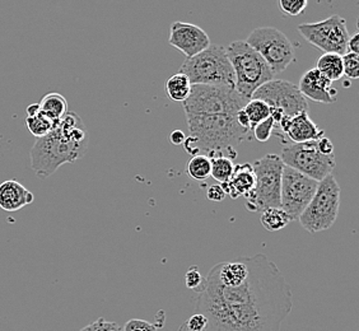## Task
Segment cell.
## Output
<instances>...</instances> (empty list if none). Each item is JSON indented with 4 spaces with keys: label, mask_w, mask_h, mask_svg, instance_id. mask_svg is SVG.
<instances>
[{
    "label": "cell",
    "mask_w": 359,
    "mask_h": 331,
    "mask_svg": "<svg viewBox=\"0 0 359 331\" xmlns=\"http://www.w3.org/2000/svg\"><path fill=\"white\" fill-rule=\"evenodd\" d=\"M191 83L185 74L176 73L175 76L168 78L165 84L167 96L170 97L175 102H185L190 93H191Z\"/></svg>",
    "instance_id": "obj_22"
},
{
    "label": "cell",
    "mask_w": 359,
    "mask_h": 331,
    "mask_svg": "<svg viewBox=\"0 0 359 331\" xmlns=\"http://www.w3.org/2000/svg\"><path fill=\"white\" fill-rule=\"evenodd\" d=\"M88 148V131L76 112H68L53 131L36 139L29 152V167L37 177L46 179L65 163L83 158Z\"/></svg>",
    "instance_id": "obj_2"
},
{
    "label": "cell",
    "mask_w": 359,
    "mask_h": 331,
    "mask_svg": "<svg viewBox=\"0 0 359 331\" xmlns=\"http://www.w3.org/2000/svg\"><path fill=\"white\" fill-rule=\"evenodd\" d=\"M255 187L246 196V208L250 212L280 208V185L284 165L276 153H269L252 165Z\"/></svg>",
    "instance_id": "obj_6"
},
{
    "label": "cell",
    "mask_w": 359,
    "mask_h": 331,
    "mask_svg": "<svg viewBox=\"0 0 359 331\" xmlns=\"http://www.w3.org/2000/svg\"><path fill=\"white\" fill-rule=\"evenodd\" d=\"M236 121H237V124L241 126L242 129L251 131V125H250L249 118L246 116L243 109L236 114Z\"/></svg>",
    "instance_id": "obj_39"
},
{
    "label": "cell",
    "mask_w": 359,
    "mask_h": 331,
    "mask_svg": "<svg viewBox=\"0 0 359 331\" xmlns=\"http://www.w3.org/2000/svg\"><path fill=\"white\" fill-rule=\"evenodd\" d=\"M343 73L349 79L359 78V56L358 54L346 53L343 55Z\"/></svg>",
    "instance_id": "obj_29"
},
{
    "label": "cell",
    "mask_w": 359,
    "mask_h": 331,
    "mask_svg": "<svg viewBox=\"0 0 359 331\" xmlns=\"http://www.w3.org/2000/svg\"><path fill=\"white\" fill-rule=\"evenodd\" d=\"M251 100H260L270 109L282 111L284 118H293L310 110L307 100L302 96L297 86L283 79H273L265 83L255 90Z\"/></svg>",
    "instance_id": "obj_13"
},
{
    "label": "cell",
    "mask_w": 359,
    "mask_h": 331,
    "mask_svg": "<svg viewBox=\"0 0 359 331\" xmlns=\"http://www.w3.org/2000/svg\"><path fill=\"white\" fill-rule=\"evenodd\" d=\"M226 193L224 190L222 189L221 185H210L207 189V198L208 201H215V203H219L226 199Z\"/></svg>",
    "instance_id": "obj_35"
},
{
    "label": "cell",
    "mask_w": 359,
    "mask_h": 331,
    "mask_svg": "<svg viewBox=\"0 0 359 331\" xmlns=\"http://www.w3.org/2000/svg\"><path fill=\"white\" fill-rule=\"evenodd\" d=\"M246 281L223 287L212 271L195 292V313L207 318L204 331H280L293 309L290 284L263 254L245 256Z\"/></svg>",
    "instance_id": "obj_1"
},
{
    "label": "cell",
    "mask_w": 359,
    "mask_h": 331,
    "mask_svg": "<svg viewBox=\"0 0 359 331\" xmlns=\"http://www.w3.org/2000/svg\"><path fill=\"white\" fill-rule=\"evenodd\" d=\"M123 331H157V326L145 320L132 318L124 325Z\"/></svg>",
    "instance_id": "obj_33"
},
{
    "label": "cell",
    "mask_w": 359,
    "mask_h": 331,
    "mask_svg": "<svg viewBox=\"0 0 359 331\" xmlns=\"http://www.w3.org/2000/svg\"><path fill=\"white\" fill-rule=\"evenodd\" d=\"M288 214L280 208H268L262 214V224L269 232L280 231L290 224Z\"/></svg>",
    "instance_id": "obj_23"
},
{
    "label": "cell",
    "mask_w": 359,
    "mask_h": 331,
    "mask_svg": "<svg viewBox=\"0 0 359 331\" xmlns=\"http://www.w3.org/2000/svg\"><path fill=\"white\" fill-rule=\"evenodd\" d=\"M318 181L284 166L280 185V209L290 221H298L318 190Z\"/></svg>",
    "instance_id": "obj_12"
},
{
    "label": "cell",
    "mask_w": 359,
    "mask_h": 331,
    "mask_svg": "<svg viewBox=\"0 0 359 331\" xmlns=\"http://www.w3.org/2000/svg\"><path fill=\"white\" fill-rule=\"evenodd\" d=\"M252 134L255 137L257 142L260 143H266L269 140L270 137L273 135V131H274V121L273 119L268 118L266 120H264L263 123L256 125L252 129Z\"/></svg>",
    "instance_id": "obj_30"
},
{
    "label": "cell",
    "mask_w": 359,
    "mask_h": 331,
    "mask_svg": "<svg viewBox=\"0 0 359 331\" xmlns=\"http://www.w3.org/2000/svg\"><path fill=\"white\" fill-rule=\"evenodd\" d=\"M316 69L326 76L330 82L340 81L344 73H343V55L326 53L324 55L320 56L316 64Z\"/></svg>",
    "instance_id": "obj_21"
},
{
    "label": "cell",
    "mask_w": 359,
    "mask_h": 331,
    "mask_svg": "<svg viewBox=\"0 0 359 331\" xmlns=\"http://www.w3.org/2000/svg\"><path fill=\"white\" fill-rule=\"evenodd\" d=\"M182 145H184L185 151H187L189 154H191L193 157L201 154V149H199L198 142H196V139L191 137V135H190V137H187V139H185V142H184V144Z\"/></svg>",
    "instance_id": "obj_37"
},
{
    "label": "cell",
    "mask_w": 359,
    "mask_h": 331,
    "mask_svg": "<svg viewBox=\"0 0 359 331\" xmlns=\"http://www.w3.org/2000/svg\"><path fill=\"white\" fill-rule=\"evenodd\" d=\"M298 90L302 96L318 104H334L338 90L332 88V82L323 76L316 68L306 70L298 83Z\"/></svg>",
    "instance_id": "obj_16"
},
{
    "label": "cell",
    "mask_w": 359,
    "mask_h": 331,
    "mask_svg": "<svg viewBox=\"0 0 359 331\" xmlns=\"http://www.w3.org/2000/svg\"><path fill=\"white\" fill-rule=\"evenodd\" d=\"M210 271L215 274L217 281L223 287L235 288L241 285L248 278V264L245 262V257H241L236 262H223L215 265Z\"/></svg>",
    "instance_id": "obj_19"
},
{
    "label": "cell",
    "mask_w": 359,
    "mask_h": 331,
    "mask_svg": "<svg viewBox=\"0 0 359 331\" xmlns=\"http://www.w3.org/2000/svg\"><path fill=\"white\" fill-rule=\"evenodd\" d=\"M245 41L263 58L274 76L283 73L296 60L293 43L278 28H255Z\"/></svg>",
    "instance_id": "obj_9"
},
{
    "label": "cell",
    "mask_w": 359,
    "mask_h": 331,
    "mask_svg": "<svg viewBox=\"0 0 359 331\" xmlns=\"http://www.w3.org/2000/svg\"><path fill=\"white\" fill-rule=\"evenodd\" d=\"M39 106L42 114L55 124L62 121V119L69 112L67 98L57 92H50L43 96Z\"/></svg>",
    "instance_id": "obj_20"
},
{
    "label": "cell",
    "mask_w": 359,
    "mask_h": 331,
    "mask_svg": "<svg viewBox=\"0 0 359 331\" xmlns=\"http://www.w3.org/2000/svg\"><path fill=\"white\" fill-rule=\"evenodd\" d=\"M340 208V187L335 176L330 173L318 182V190L298 221L310 234L330 229L337 221Z\"/></svg>",
    "instance_id": "obj_8"
},
{
    "label": "cell",
    "mask_w": 359,
    "mask_h": 331,
    "mask_svg": "<svg viewBox=\"0 0 359 331\" xmlns=\"http://www.w3.org/2000/svg\"><path fill=\"white\" fill-rule=\"evenodd\" d=\"M185 139H187V135H185V133L182 130H173L172 133H171V135H170V142H171L173 145L184 144Z\"/></svg>",
    "instance_id": "obj_40"
},
{
    "label": "cell",
    "mask_w": 359,
    "mask_h": 331,
    "mask_svg": "<svg viewBox=\"0 0 359 331\" xmlns=\"http://www.w3.org/2000/svg\"><path fill=\"white\" fill-rule=\"evenodd\" d=\"M221 187L226 195L232 199H237L240 196L246 198L255 187V173L252 165L241 163L235 166L231 179L221 184Z\"/></svg>",
    "instance_id": "obj_18"
},
{
    "label": "cell",
    "mask_w": 359,
    "mask_h": 331,
    "mask_svg": "<svg viewBox=\"0 0 359 331\" xmlns=\"http://www.w3.org/2000/svg\"><path fill=\"white\" fill-rule=\"evenodd\" d=\"M187 116L190 135L196 139L201 154L209 158L217 156L235 159L237 147L250 140L251 131L242 129L232 115H190Z\"/></svg>",
    "instance_id": "obj_3"
},
{
    "label": "cell",
    "mask_w": 359,
    "mask_h": 331,
    "mask_svg": "<svg viewBox=\"0 0 359 331\" xmlns=\"http://www.w3.org/2000/svg\"><path fill=\"white\" fill-rule=\"evenodd\" d=\"M177 331H185V330H184V327H182V326H180L179 330H177Z\"/></svg>",
    "instance_id": "obj_41"
},
{
    "label": "cell",
    "mask_w": 359,
    "mask_h": 331,
    "mask_svg": "<svg viewBox=\"0 0 359 331\" xmlns=\"http://www.w3.org/2000/svg\"><path fill=\"white\" fill-rule=\"evenodd\" d=\"M27 129L36 139L43 138L50 134L55 128V123H53L50 119L46 118L41 110L32 115H28L26 118Z\"/></svg>",
    "instance_id": "obj_24"
},
{
    "label": "cell",
    "mask_w": 359,
    "mask_h": 331,
    "mask_svg": "<svg viewBox=\"0 0 359 331\" xmlns=\"http://www.w3.org/2000/svg\"><path fill=\"white\" fill-rule=\"evenodd\" d=\"M203 276L201 274V270L196 266H193L187 270V276H185V283L189 290H196L203 283Z\"/></svg>",
    "instance_id": "obj_34"
},
{
    "label": "cell",
    "mask_w": 359,
    "mask_h": 331,
    "mask_svg": "<svg viewBox=\"0 0 359 331\" xmlns=\"http://www.w3.org/2000/svg\"><path fill=\"white\" fill-rule=\"evenodd\" d=\"M278 6L280 8L282 13L296 17L304 13L306 8L309 7V1L307 0H279Z\"/></svg>",
    "instance_id": "obj_28"
},
{
    "label": "cell",
    "mask_w": 359,
    "mask_h": 331,
    "mask_svg": "<svg viewBox=\"0 0 359 331\" xmlns=\"http://www.w3.org/2000/svg\"><path fill=\"white\" fill-rule=\"evenodd\" d=\"M180 73L185 74L191 84L235 88V73L226 48L215 43L201 54L187 59Z\"/></svg>",
    "instance_id": "obj_5"
},
{
    "label": "cell",
    "mask_w": 359,
    "mask_h": 331,
    "mask_svg": "<svg viewBox=\"0 0 359 331\" xmlns=\"http://www.w3.org/2000/svg\"><path fill=\"white\" fill-rule=\"evenodd\" d=\"M273 135L280 139L284 145L288 144V140L293 144H298L318 140L324 137V130L318 129V125L309 116V112H301L293 118H283L273 131Z\"/></svg>",
    "instance_id": "obj_15"
},
{
    "label": "cell",
    "mask_w": 359,
    "mask_h": 331,
    "mask_svg": "<svg viewBox=\"0 0 359 331\" xmlns=\"http://www.w3.org/2000/svg\"><path fill=\"white\" fill-rule=\"evenodd\" d=\"M346 53H353L358 54L359 53V35L358 32L349 37L348 43H346Z\"/></svg>",
    "instance_id": "obj_38"
},
{
    "label": "cell",
    "mask_w": 359,
    "mask_h": 331,
    "mask_svg": "<svg viewBox=\"0 0 359 331\" xmlns=\"http://www.w3.org/2000/svg\"><path fill=\"white\" fill-rule=\"evenodd\" d=\"M210 173H212V161L205 154L195 156L187 163V175L196 181H205L210 177Z\"/></svg>",
    "instance_id": "obj_25"
},
{
    "label": "cell",
    "mask_w": 359,
    "mask_h": 331,
    "mask_svg": "<svg viewBox=\"0 0 359 331\" xmlns=\"http://www.w3.org/2000/svg\"><path fill=\"white\" fill-rule=\"evenodd\" d=\"M316 144H318V152L325 156H330L334 154V144H332V140L327 138V137H321V138L316 140Z\"/></svg>",
    "instance_id": "obj_36"
},
{
    "label": "cell",
    "mask_w": 359,
    "mask_h": 331,
    "mask_svg": "<svg viewBox=\"0 0 359 331\" xmlns=\"http://www.w3.org/2000/svg\"><path fill=\"white\" fill-rule=\"evenodd\" d=\"M79 331H123V327L118 323L106 321L104 318H100L92 324L84 326Z\"/></svg>",
    "instance_id": "obj_31"
},
{
    "label": "cell",
    "mask_w": 359,
    "mask_h": 331,
    "mask_svg": "<svg viewBox=\"0 0 359 331\" xmlns=\"http://www.w3.org/2000/svg\"><path fill=\"white\" fill-rule=\"evenodd\" d=\"M297 31L306 41L326 53L344 55L346 43L349 40V31L346 21L338 14L330 15L324 21L299 25Z\"/></svg>",
    "instance_id": "obj_11"
},
{
    "label": "cell",
    "mask_w": 359,
    "mask_h": 331,
    "mask_svg": "<svg viewBox=\"0 0 359 331\" xmlns=\"http://www.w3.org/2000/svg\"><path fill=\"white\" fill-rule=\"evenodd\" d=\"M210 161H212V173H210V176L213 179L217 180V181H219L221 184L229 181L232 173H233V168H235L232 159L217 156V157L210 158Z\"/></svg>",
    "instance_id": "obj_27"
},
{
    "label": "cell",
    "mask_w": 359,
    "mask_h": 331,
    "mask_svg": "<svg viewBox=\"0 0 359 331\" xmlns=\"http://www.w3.org/2000/svg\"><path fill=\"white\" fill-rule=\"evenodd\" d=\"M34 201V194L18 181L7 180L0 184V208L8 213L18 212Z\"/></svg>",
    "instance_id": "obj_17"
},
{
    "label": "cell",
    "mask_w": 359,
    "mask_h": 331,
    "mask_svg": "<svg viewBox=\"0 0 359 331\" xmlns=\"http://www.w3.org/2000/svg\"><path fill=\"white\" fill-rule=\"evenodd\" d=\"M250 100L237 93L235 88L221 86L193 84L191 93L182 102L185 114L190 115H232L236 116Z\"/></svg>",
    "instance_id": "obj_7"
},
{
    "label": "cell",
    "mask_w": 359,
    "mask_h": 331,
    "mask_svg": "<svg viewBox=\"0 0 359 331\" xmlns=\"http://www.w3.org/2000/svg\"><path fill=\"white\" fill-rule=\"evenodd\" d=\"M243 111H245L246 116L249 118L251 129L256 125L263 123L264 120L270 118L269 106L260 100H250L246 106L243 107Z\"/></svg>",
    "instance_id": "obj_26"
},
{
    "label": "cell",
    "mask_w": 359,
    "mask_h": 331,
    "mask_svg": "<svg viewBox=\"0 0 359 331\" xmlns=\"http://www.w3.org/2000/svg\"><path fill=\"white\" fill-rule=\"evenodd\" d=\"M208 321L205 316H203L201 313H194L191 318L187 320L185 323H182V327L185 331H204L207 327Z\"/></svg>",
    "instance_id": "obj_32"
},
{
    "label": "cell",
    "mask_w": 359,
    "mask_h": 331,
    "mask_svg": "<svg viewBox=\"0 0 359 331\" xmlns=\"http://www.w3.org/2000/svg\"><path fill=\"white\" fill-rule=\"evenodd\" d=\"M226 53L235 73V90L246 100H251L256 90L273 81L274 74L268 64L245 40L231 42Z\"/></svg>",
    "instance_id": "obj_4"
},
{
    "label": "cell",
    "mask_w": 359,
    "mask_h": 331,
    "mask_svg": "<svg viewBox=\"0 0 359 331\" xmlns=\"http://www.w3.org/2000/svg\"><path fill=\"white\" fill-rule=\"evenodd\" d=\"M279 157L284 166L318 182L329 176L337 165L334 154L325 156L318 152L316 140L284 145Z\"/></svg>",
    "instance_id": "obj_10"
},
{
    "label": "cell",
    "mask_w": 359,
    "mask_h": 331,
    "mask_svg": "<svg viewBox=\"0 0 359 331\" xmlns=\"http://www.w3.org/2000/svg\"><path fill=\"white\" fill-rule=\"evenodd\" d=\"M168 42L187 56V59L201 54L212 45L209 36L203 28L182 21L172 23Z\"/></svg>",
    "instance_id": "obj_14"
}]
</instances>
